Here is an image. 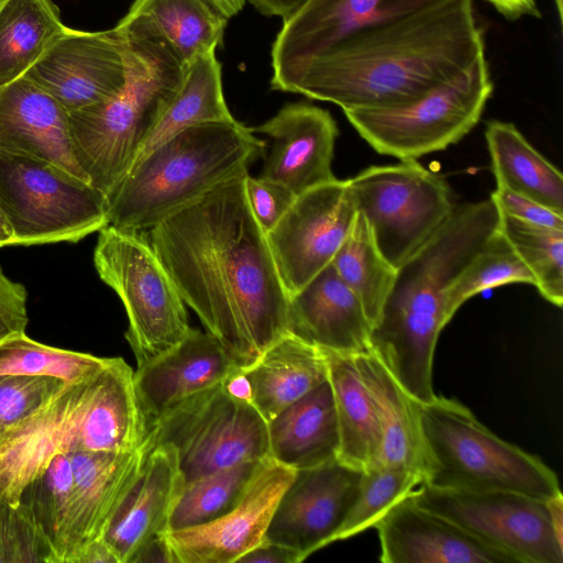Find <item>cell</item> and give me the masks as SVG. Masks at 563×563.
<instances>
[{"instance_id":"obj_8","label":"cell","mask_w":563,"mask_h":563,"mask_svg":"<svg viewBox=\"0 0 563 563\" xmlns=\"http://www.w3.org/2000/svg\"><path fill=\"white\" fill-rule=\"evenodd\" d=\"M93 264L100 279L124 306L129 320L125 339L137 366L168 351L187 334L186 305L141 232L102 228Z\"/></svg>"},{"instance_id":"obj_54","label":"cell","mask_w":563,"mask_h":563,"mask_svg":"<svg viewBox=\"0 0 563 563\" xmlns=\"http://www.w3.org/2000/svg\"><path fill=\"white\" fill-rule=\"evenodd\" d=\"M4 499L0 498V563L3 562V505Z\"/></svg>"},{"instance_id":"obj_14","label":"cell","mask_w":563,"mask_h":563,"mask_svg":"<svg viewBox=\"0 0 563 563\" xmlns=\"http://www.w3.org/2000/svg\"><path fill=\"white\" fill-rule=\"evenodd\" d=\"M362 473L338 459L296 471L274 510L266 540L297 551L302 561L331 544L356 497Z\"/></svg>"},{"instance_id":"obj_24","label":"cell","mask_w":563,"mask_h":563,"mask_svg":"<svg viewBox=\"0 0 563 563\" xmlns=\"http://www.w3.org/2000/svg\"><path fill=\"white\" fill-rule=\"evenodd\" d=\"M0 150L47 161L88 181L74 155L68 111L25 76L0 88Z\"/></svg>"},{"instance_id":"obj_37","label":"cell","mask_w":563,"mask_h":563,"mask_svg":"<svg viewBox=\"0 0 563 563\" xmlns=\"http://www.w3.org/2000/svg\"><path fill=\"white\" fill-rule=\"evenodd\" d=\"M512 283L534 285V279L509 241L497 230L473 255L446 292L450 318L470 298Z\"/></svg>"},{"instance_id":"obj_36","label":"cell","mask_w":563,"mask_h":563,"mask_svg":"<svg viewBox=\"0 0 563 563\" xmlns=\"http://www.w3.org/2000/svg\"><path fill=\"white\" fill-rule=\"evenodd\" d=\"M498 230L531 272L550 303H563V230L523 222L499 212Z\"/></svg>"},{"instance_id":"obj_26","label":"cell","mask_w":563,"mask_h":563,"mask_svg":"<svg viewBox=\"0 0 563 563\" xmlns=\"http://www.w3.org/2000/svg\"><path fill=\"white\" fill-rule=\"evenodd\" d=\"M327 379L323 352L287 332L252 365L240 369L231 387L268 422Z\"/></svg>"},{"instance_id":"obj_48","label":"cell","mask_w":563,"mask_h":563,"mask_svg":"<svg viewBox=\"0 0 563 563\" xmlns=\"http://www.w3.org/2000/svg\"><path fill=\"white\" fill-rule=\"evenodd\" d=\"M74 563H119V560L104 539L99 538L84 547Z\"/></svg>"},{"instance_id":"obj_32","label":"cell","mask_w":563,"mask_h":563,"mask_svg":"<svg viewBox=\"0 0 563 563\" xmlns=\"http://www.w3.org/2000/svg\"><path fill=\"white\" fill-rule=\"evenodd\" d=\"M126 14L147 21L186 67L216 52L228 22L210 0H134Z\"/></svg>"},{"instance_id":"obj_1","label":"cell","mask_w":563,"mask_h":563,"mask_svg":"<svg viewBox=\"0 0 563 563\" xmlns=\"http://www.w3.org/2000/svg\"><path fill=\"white\" fill-rule=\"evenodd\" d=\"M247 174L173 212L148 240L185 305L240 369L287 333L288 294L249 206Z\"/></svg>"},{"instance_id":"obj_21","label":"cell","mask_w":563,"mask_h":563,"mask_svg":"<svg viewBox=\"0 0 563 563\" xmlns=\"http://www.w3.org/2000/svg\"><path fill=\"white\" fill-rule=\"evenodd\" d=\"M251 130L272 141L262 177L282 183L296 195L335 179L332 159L338 128L327 110L307 103L286 104Z\"/></svg>"},{"instance_id":"obj_47","label":"cell","mask_w":563,"mask_h":563,"mask_svg":"<svg viewBox=\"0 0 563 563\" xmlns=\"http://www.w3.org/2000/svg\"><path fill=\"white\" fill-rule=\"evenodd\" d=\"M175 563L165 533L158 534L147 541L133 555L130 563Z\"/></svg>"},{"instance_id":"obj_42","label":"cell","mask_w":563,"mask_h":563,"mask_svg":"<svg viewBox=\"0 0 563 563\" xmlns=\"http://www.w3.org/2000/svg\"><path fill=\"white\" fill-rule=\"evenodd\" d=\"M3 562L57 563L54 549L26 509L3 505Z\"/></svg>"},{"instance_id":"obj_34","label":"cell","mask_w":563,"mask_h":563,"mask_svg":"<svg viewBox=\"0 0 563 563\" xmlns=\"http://www.w3.org/2000/svg\"><path fill=\"white\" fill-rule=\"evenodd\" d=\"M331 264L360 300L373 328L393 287L397 268L379 252L362 213L357 212Z\"/></svg>"},{"instance_id":"obj_31","label":"cell","mask_w":563,"mask_h":563,"mask_svg":"<svg viewBox=\"0 0 563 563\" xmlns=\"http://www.w3.org/2000/svg\"><path fill=\"white\" fill-rule=\"evenodd\" d=\"M67 29L51 0H7L0 7V88L23 77Z\"/></svg>"},{"instance_id":"obj_30","label":"cell","mask_w":563,"mask_h":563,"mask_svg":"<svg viewBox=\"0 0 563 563\" xmlns=\"http://www.w3.org/2000/svg\"><path fill=\"white\" fill-rule=\"evenodd\" d=\"M485 139L497 186L532 198L563 214L562 173L512 123L488 122Z\"/></svg>"},{"instance_id":"obj_28","label":"cell","mask_w":563,"mask_h":563,"mask_svg":"<svg viewBox=\"0 0 563 563\" xmlns=\"http://www.w3.org/2000/svg\"><path fill=\"white\" fill-rule=\"evenodd\" d=\"M353 357L380 428L382 443L375 465L417 472L424 478L426 454L416 400L373 352Z\"/></svg>"},{"instance_id":"obj_15","label":"cell","mask_w":563,"mask_h":563,"mask_svg":"<svg viewBox=\"0 0 563 563\" xmlns=\"http://www.w3.org/2000/svg\"><path fill=\"white\" fill-rule=\"evenodd\" d=\"M296 471L263 461L236 505L209 522L165 532L175 563H238L266 539L274 510Z\"/></svg>"},{"instance_id":"obj_12","label":"cell","mask_w":563,"mask_h":563,"mask_svg":"<svg viewBox=\"0 0 563 563\" xmlns=\"http://www.w3.org/2000/svg\"><path fill=\"white\" fill-rule=\"evenodd\" d=\"M411 497L517 563L563 562V547L554 538L544 500L510 490L444 489L424 484Z\"/></svg>"},{"instance_id":"obj_46","label":"cell","mask_w":563,"mask_h":563,"mask_svg":"<svg viewBox=\"0 0 563 563\" xmlns=\"http://www.w3.org/2000/svg\"><path fill=\"white\" fill-rule=\"evenodd\" d=\"M300 554L287 547L265 539L261 544L249 551L238 563H299Z\"/></svg>"},{"instance_id":"obj_52","label":"cell","mask_w":563,"mask_h":563,"mask_svg":"<svg viewBox=\"0 0 563 563\" xmlns=\"http://www.w3.org/2000/svg\"><path fill=\"white\" fill-rule=\"evenodd\" d=\"M228 19L238 14L245 0H210Z\"/></svg>"},{"instance_id":"obj_7","label":"cell","mask_w":563,"mask_h":563,"mask_svg":"<svg viewBox=\"0 0 563 563\" xmlns=\"http://www.w3.org/2000/svg\"><path fill=\"white\" fill-rule=\"evenodd\" d=\"M0 209L15 245L78 242L108 225L107 196L47 161L0 150Z\"/></svg>"},{"instance_id":"obj_6","label":"cell","mask_w":563,"mask_h":563,"mask_svg":"<svg viewBox=\"0 0 563 563\" xmlns=\"http://www.w3.org/2000/svg\"><path fill=\"white\" fill-rule=\"evenodd\" d=\"M426 454L424 485L444 489L510 490L545 500L561 492L538 456L486 428L455 399L416 401Z\"/></svg>"},{"instance_id":"obj_10","label":"cell","mask_w":563,"mask_h":563,"mask_svg":"<svg viewBox=\"0 0 563 563\" xmlns=\"http://www.w3.org/2000/svg\"><path fill=\"white\" fill-rule=\"evenodd\" d=\"M150 429L156 445L175 449L186 483L268 457L267 421L228 382L185 399L154 420Z\"/></svg>"},{"instance_id":"obj_3","label":"cell","mask_w":563,"mask_h":563,"mask_svg":"<svg viewBox=\"0 0 563 563\" xmlns=\"http://www.w3.org/2000/svg\"><path fill=\"white\" fill-rule=\"evenodd\" d=\"M498 222L499 211L490 198L454 206L439 230L397 268L371 331V349L418 402L437 396L433 358L439 335L451 320L448 289Z\"/></svg>"},{"instance_id":"obj_51","label":"cell","mask_w":563,"mask_h":563,"mask_svg":"<svg viewBox=\"0 0 563 563\" xmlns=\"http://www.w3.org/2000/svg\"><path fill=\"white\" fill-rule=\"evenodd\" d=\"M549 522L558 543L563 547V495L562 492L544 500Z\"/></svg>"},{"instance_id":"obj_29","label":"cell","mask_w":563,"mask_h":563,"mask_svg":"<svg viewBox=\"0 0 563 563\" xmlns=\"http://www.w3.org/2000/svg\"><path fill=\"white\" fill-rule=\"evenodd\" d=\"M331 386L338 433L336 459L360 471L376 464L382 433L374 402L354 357L323 351Z\"/></svg>"},{"instance_id":"obj_9","label":"cell","mask_w":563,"mask_h":563,"mask_svg":"<svg viewBox=\"0 0 563 563\" xmlns=\"http://www.w3.org/2000/svg\"><path fill=\"white\" fill-rule=\"evenodd\" d=\"M492 91L483 54L455 78L407 103L343 112L377 153L417 161L465 136L479 121Z\"/></svg>"},{"instance_id":"obj_50","label":"cell","mask_w":563,"mask_h":563,"mask_svg":"<svg viewBox=\"0 0 563 563\" xmlns=\"http://www.w3.org/2000/svg\"><path fill=\"white\" fill-rule=\"evenodd\" d=\"M307 0H250L254 8L266 16H280L283 20L295 13Z\"/></svg>"},{"instance_id":"obj_16","label":"cell","mask_w":563,"mask_h":563,"mask_svg":"<svg viewBox=\"0 0 563 563\" xmlns=\"http://www.w3.org/2000/svg\"><path fill=\"white\" fill-rule=\"evenodd\" d=\"M24 76L68 112L108 100L126 80L122 35L115 26L102 32L68 27Z\"/></svg>"},{"instance_id":"obj_11","label":"cell","mask_w":563,"mask_h":563,"mask_svg":"<svg viewBox=\"0 0 563 563\" xmlns=\"http://www.w3.org/2000/svg\"><path fill=\"white\" fill-rule=\"evenodd\" d=\"M349 180L357 212L395 268L439 230L454 208L444 179L415 159L371 166Z\"/></svg>"},{"instance_id":"obj_19","label":"cell","mask_w":563,"mask_h":563,"mask_svg":"<svg viewBox=\"0 0 563 563\" xmlns=\"http://www.w3.org/2000/svg\"><path fill=\"white\" fill-rule=\"evenodd\" d=\"M439 0H307L284 20L272 48L273 77L375 24Z\"/></svg>"},{"instance_id":"obj_40","label":"cell","mask_w":563,"mask_h":563,"mask_svg":"<svg viewBox=\"0 0 563 563\" xmlns=\"http://www.w3.org/2000/svg\"><path fill=\"white\" fill-rule=\"evenodd\" d=\"M423 483L421 474L408 470L372 466L363 471L356 497L333 542L374 527L398 500Z\"/></svg>"},{"instance_id":"obj_38","label":"cell","mask_w":563,"mask_h":563,"mask_svg":"<svg viewBox=\"0 0 563 563\" xmlns=\"http://www.w3.org/2000/svg\"><path fill=\"white\" fill-rule=\"evenodd\" d=\"M110 360L48 346L25 333L0 343V375L49 376L74 383L96 375Z\"/></svg>"},{"instance_id":"obj_2","label":"cell","mask_w":563,"mask_h":563,"mask_svg":"<svg viewBox=\"0 0 563 563\" xmlns=\"http://www.w3.org/2000/svg\"><path fill=\"white\" fill-rule=\"evenodd\" d=\"M483 54L472 0H439L354 34L272 77L271 87L343 111L396 107L455 78Z\"/></svg>"},{"instance_id":"obj_43","label":"cell","mask_w":563,"mask_h":563,"mask_svg":"<svg viewBox=\"0 0 563 563\" xmlns=\"http://www.w3.org/2000/svg\"><path fill=\"white\" fill-rule=\"evenodd\" d=\"M245 194L251 211L265 234L278 223L297 197L282 183L250 174L245 177Z\"/></svg>"},{"instance_id":"obj_33","label":"cell","mask_w":563,"mask_h":563,"mask_svg":"<svg viewBox=\"0 0 563 563\" xmlns=\"http://www.w3.org/2000/svg\"><path fill=\"white\" fill-rule=\"evenodd\" d=\"M234 120L224 100L221 65L216 52L206 53L187 66L179 90L155 123L135 159L185 128Z\"/></svg>"},{"instance_id":"obj_41","label":"cell","mask_w":563,"mask_h":563,"mask_svg":"<svg viewBox=\"0 0 563 563\" xmlns=\"http://www.w3.org/2000/svg\"><path fill=\"white\" fill-rule=\"evenodd\" d=\"M64 380L37 375H0V437L46 404Z\"/></svg>"},{"instance_id":"obj_45","label":"cell","mask_w":563,"mask_h":563,"mask_svg":"<svg viewBox=\"0 0 563 563\" xmlns=\"http://www.w3.org/2000/svg\"><path fill=\"white\" fill-rule=\"evenodd\" d=\"M25 287L9 278L0 266V343L25 333L29 322Z\"/></svg>"},{"instance_id":"obj_17","label":"cell","mask_w":563,"mask_h":563,"mask_svg":"<svg viewBox=\"0 0 563 563\" xmlns=\"http://www.w3.org/2000/svg\"><path fill=\"white\" fill-rule=\"evenodd\" d=\"M93 376L67 383L0 437V498L18 504L24 486L59 453L79 450L80 423Z\"/></svg>"},{"instance_id":"obj_18","label":"cell","mask_w":563,"mask_h":563,"mask_svg":"<svg viewBox=\"0 0 563 563\" xmlns=\"http://www.w3.org/2000/svg\"><path fill=\"white\" fill-rule=\"evenodd\" d=\"M155 446L150 429L145 441L132 451L67 453L74 486L60 563H74L84 547L103 537Z\"/></svg>"},{"instance_id":"obj_39","label":"cell","mask_w":563,"mask_h":563,"mask_svg":"<svg viewBox=\"0 0 563 563\" xmlns=\"http://www.w3.org/2000/svg\"><path fill=\"white\" fill-rule=\"evenodd\" d=\"M73 486L70 460L68 454L59 453L24 486L18 500L51 542L57 563H60Z\"/></svg>"},{"instance_id":"obj_27","label":"cell","mask_w":563,"mask_h":563,"mask_svg":"<svg viewBox=\"0 0 563 563\" xmlns=\"http://www.w3.org/2000/svg\"><path fill=\"white\" fill-rule=\"evenodd\" d=\"M268 457L295 471L336 459L339 433L329 380L267 422Z\"/></svg>"},{"instance_id":"obj_13","label":"cell","mask_w":563,"mask_h":563,"mask_svg":"<svg viewBox=\"0 0 563 563\" xmlns=\"http://www.w3.org/2000/svg\"><path fill=\"white\" fill-rule=\"evenodd\" d=\"M357 210L349 179H333L297 195L267 242L288 296L328 266Z\"/></svg>"},{"instance_id":"obj_22","label":"cell","mask_w":563,"mask_h":563,"mask_svg":"<svg viewBox=\"0 0 563 563\" xmlns=\"http://www.w3.org/2000/svg\"><path fill=\"white\" fill-rule=\"evenodd\" d=\"M239 371L212 334L190 328L175 346L137 366L134 385L151 426L185 399L228 382Z\"/></svg>"},{"instance_id":"obj_44","label":"cell","mask_w":563,"mask_h":563,"mask_svg":"<svg viewBox=\"0 0 563 563\" xmlns=\"http://www.w3.org/2000/svg\"><path fill=\"white\" fill-rule=\"evenodd\" d=\"M490 199L498 211L508 217L537 225L563 230V214L532 198L506 187L497 186L492 192Z\"/></svg>"},{"instance_id":"obj_49","label":"cell","mask_w":563,"mask_h":563,"mask_svg":"<svg viewBox=\"0 0 563 563\" xmlns=\"http://www.w3.org/2000/svg\"><path fill=\"white\" fill-rule=\"evenodd\" d=\"M509 20L523 15L539 16L537 0H485Z\"/></svg>"},{"instance_id":"obj_20","label":"cell","mask_w":563,"mask_h":563,"mask_svg":"<svg viewBox=\"0 0 563 563\" xmlns=\"http://www.w3.org/2000/svg\"><path fill=\"white\" fill-rule=\"evenodd\" d=\"M383 563H517L450 519L405 496L374 525Z\"/></svg>"},{"instance_id":"obj_55","label":"cell","mask_w":563,"mask_h":563,"mask_svg":"<svg viewBox=\"0 0 563 563\" xmlns=\"http://www.w3.org/2000/svg\"><path fill=\"white\" fill-rule=\"evenodd\" d=\"M556 9L559 12L560 19L562 18V0H555Z\"/></svg>"},{"instance_id":"obj_4","label":"cell","mask_w":563,"mask_h":563,"mask_svg":"<svg viewBox=\"0 0 563 563\" xmlns=\"http://www.w3.org/2000/svg\"><path fill=\"white\" fill-rule=\"evenodd\" d=\"M115 27L125 46L123 88L108 100L68 112L76 162L106 196L134 163L187 68L144 19L125 14Z\"/></svg>"},{"instance_id":"obj_53","label":"cell","mask_w":563,"mask_h":563,"mask_svg":"<svg viewBox=\"0 0 563 563\" xmlns=\"http://www.w3.org/2000/svg\"><path fill=\"white\" fill-rule=\"evenodd\" d=\"M5 245H15L13 231L0 209V247Z\"/></svg>"},{"instance_id":"obj_25","label":"cell","mask_w":563,"mask_h":563,"mask_svg":"<svg viewBox=\"0 0 563 563\" xmlns=\"http://www.w3.org/2000/svg\"><path fill=\"white\" fill-rule=\"evenodd\" d=\"M185 484L175 449L156 445L102 537L119 563H130L147 541L169 530Z\"/></svg>"},{"instance_id":"obj_23","label":"cell","mask_w":563,"mask_h":563,"mask_svg":"<svg viewBox=\"0 0 563 563\" xmlns=\"http://www.w3.org/2000/svg\"><path fill=\"white\" fill-rule=\"evenodd\" d=\"M371 331L363 306L331 263L288 296L287 332L319 350L371 353Z\"/></svg>"},{"instance_id":"obj_56","label":"cell","mask_w":563,"mask_h":563,"mask_svg":"<svg viewBox=\"0 0 563 563\" xmlns=\"http://www.w3.org/2000/svg\"><path fill=\"white\" fill-rule=\"evenodd\" d=\"M7 0H0V7Z\"/></svg>"},{"instance_id":"obj_5","label":"cell","mask_w":563,"mask_h":563,"mask_svg":"<svg viewBox=\"0 0 563 563\" xmlns=\"http://www.w3.org/2000/svg\"><path fill=\"white\" fill-rule=\"evenodd\" d=\"M265 142L236 120L190 125L134 161L107 195L108 225L142 232L249 173Z\"/></svg>"},{"instance_id":"obj_35","label":"cell","mask_w":563,"mask_h":563,"mask_svg":"<svg viewBox=\"0 0 563 563\" xmlns=\"http://www.w3.org/2000/svg\"><path fill=\"white\" fill-rule=\"evenodd\" d=\"M264 460L239 463L186 483L170 516L169 530L199 526L229 511L241 499Z\"/></svg>"}]
</instances>
